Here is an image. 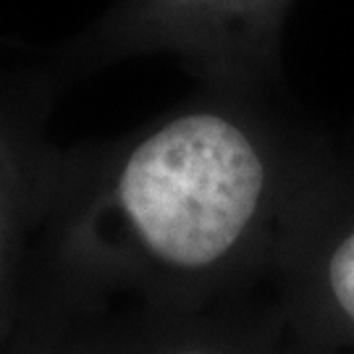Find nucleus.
<instances>
[{"mask_svg": "<svg viewBox=\"0 0 354 354\" xmlns=\"http://www.w3.org/2000/svg\"><path fill=\"white\" fill-rule=\"evenodd\" d=\"M330 289L333 297L339 299L342 310L352 317L354 323V234L336 247V252L330 257Z\"/></svg>", "mask_w": 354, "mask_h": 354, "instance_id": "obj_2", "label": "nucleus"}, {"mask_svg": "<svg viewBox=\"0 0 354 354\" xmlns=\"http://www.w3.org/2000/svg\"><path fill=\"white\" fill-rule=\"evenodd\" d=\"M263 184V160L234 124L218 115H184L131 152L118 197L158 260L205 268L239 241Z\"/></svg>", "mask_w": 354, "mask_h": 354, "instance_id": "obj_1", "label": "nucleus"}, {"mask_svg": "<svg viewBox=\"0 0 354 354\" xmlns=\"http://www.w3.org/2000/svg\"><path fill=\"white\" fill-rule=\"evenodd\" d=\"M176 354H207V352H176Z\"/></svg>", "mask_w": 354, "mask_h": 354, "instance_id": "obj_3", "label": "nucleus"}]
</instances>
